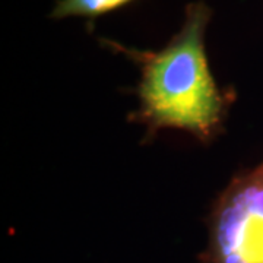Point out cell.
<instances>
[{
    "mask_svg": "<svg viewBox=\"0 0 263 263\" xmlns=\"http://www.w3.org/2000/svg\"><path fill=\"white\" fill-rule=\"evenodd\" d=\"M211 16L205 2L189 3L181 28L165 47L154 53L130 51L141 63V114L151 130L173 127L205 141L219 129L224 101L205 47Z\"/></svg>",
    "mask_w": 263,
    "mask_h": 263,
    "instance_id": "cell-1",
    "label": "cell"
},
{
    "mask_svg": "<svg viewBox=\"0 0 263 263\" xmlns=\"http://www.w3.org/2000/svg\"><path fill=\"white\" fill-rule=\"evenodd\" d=\"M206 263H263V165L235 179L219 199Z\"/></svg>",
    "mask_w": 263,
    "mask_h": 263,
    "instance_id": "cell-2",
    "label": "cell"
},
{
    "mask_svg": "<svg viewBox=\"0 0 263 263\" xmlns=\"http://www.w3.org/2000/svg\"><path fill=\"white\" fill-rule=\"evenodd\" d=\"M133 0H59L51 12V18L94 19L129 5Z\"/></svg>",
    "mask_w": 263,
    "mask_h": 263,
    "instance_id": "cell-3",
    "label": "cell"
}]
</instances>
